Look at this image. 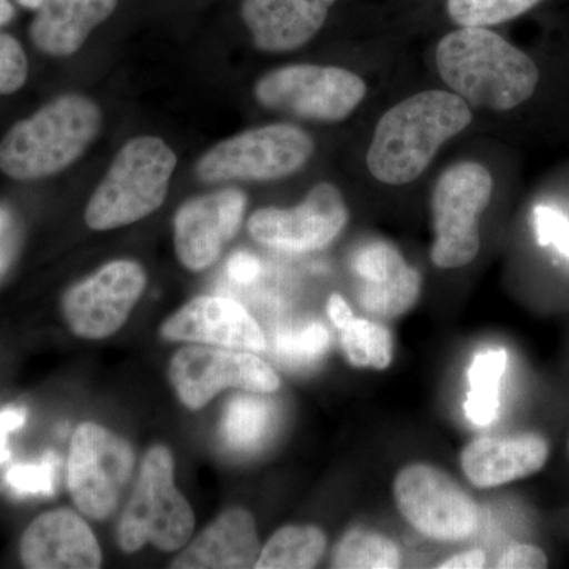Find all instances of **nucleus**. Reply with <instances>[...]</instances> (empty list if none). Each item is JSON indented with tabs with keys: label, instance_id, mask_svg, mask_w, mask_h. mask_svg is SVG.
<instances>
[{
	"label": "nucleus",
	"instance_id": "7c9ffc66",
	"mask_svg": "<svg viewBox=\"0 0 569 569\" xmlns=\"http://www.w3.org/2000/svg\"><path fill=\"white\" fill-rule=\"evenodd\" d=\"M533 227L539 244L552 246L569 260V220L563 213L549 206H537Z\"/></svg>",
	"mask_w": 569,
	"mask_h": 569
},
{
	"label": "nucleus",
	"instance_id": "2eb2a0df",
	"mask_svg": "<svg viewBox=\"0 0 569 569\" xmlns=\"http://www.w3.org/2000/svg\"><path fill=\"white\" fill-rule=\"evenodd\" d=\"M168 340L213 343L238 350L263 351L266 340L257 321L230 298L201 296L168 318L162 326Z\"/></svg>",
	"mask_w": 569,
	"mask_h": 569
},
{
	"label": "nucleus",
	"instance_id": "f8f14e48",
	"mask_svg": "<svg viewBox=\"0 0 569 569\" xmlns=\"http://www.w3.org/2000/svg\"><path fill=\"white\" fill-rule=\"evenodd\" d=\"M170 380L187 407L203 408L224 388L269 395L280 388L274 370L263 359L244 351L189 347L174 355Z\"/></svg>",
	"mask_w": 569,
	"mask_h": 569
},
{
	"label": "nucleus",
	"instance_id": "f03ea898",
	"mask_svg": "<svg viewBox=\"0 0 569 569\" xmlns=\"http://www.w3.org/2000/svg\"><path fill=\"white\" fill-rule=\"evenodd\" d=\"M437 69L449 89L475 108L509 111L533 97L537 63L488 28H460L437 47Z\"/></svg>",
	"mask_w": 569,
	"mask_h": 569
},
{
	"label": "nucleus",
	"instance_id": "58836bf2",
	"mask_svg": "<svg viewBox=\"0 0 569 569\" xmlns=\"http://www.w3.org/2000/svg\"><path fill=\"white\" fill-rule=\"evenodd\" d=\"M21 7L28 10H37L40 7L41 0H17Z\"/></svg>",
	"mask_w": 569,
	"mask_h": 569
},
{
	"label": "nucleus",
	"instance_id": "7ed1b4c3",
	"mask_svg": "<svg viewBox=\"0 0 569 569\" xmlns=\"http://www.w3.org/2000/svg\"><path fill=\"white\" fill-rule=\"evenodd\" d=\"M100 130L99 104L66 93L11 127L0 141V171L17 181L61 173L88 151Z\"/></svg>",
	"mask_w": 569,
	"mask_h": 569
},
{
	"label": "nucleus",
	"instance_id": "39448f33",
	"mask_svg": "<svg viewBox=\"0 0 569 569\" xmlns=\"http://www.w3.org/2000/svg\"><path fill=\"white\" fill-rule=\"evenodd\" d=\"M316 152V141L301 127L272 123L217 142L198 159L200 181H279L298 173Z\"/></svg>",
	"mask_w": 569,
	"mask_h": 569
},
{
	"label": "nucleus",
	"instance_id": "c9c22d12",
	"mask_svg": "<svg viewBox=\"0 0 569 569\" xmlns=\"http://www.w3.org/2000/svg\"><path fill=\"white\" fill-rule=\"evenodd\" d=\"M486 567V556L482 550L473 549L456 553L449 559L441 561L437 568L440 569H479Z\"/></svg>",
	"mask_w": 569,
	"mask_h": 569
},
{
	"label": "nucleus",
	"instance_id": "412c9836",
	"mask_svg": "<svg viewBox=\"0 0 569 569\" xmlns=\"http://www.w3.org/2000/svg\"><path fill=\"white\" fill-rule=\"evenodd\" d=\"M508 366L505 350H486L475 356L468 367L466 415L475 427H489L497 419L500 407V383Z\"/></svg>",
	"mask_w": 569,
	"mask_h": 569
},
{
	"label": "nucleus",
	"instance_id": "b1692460",
	"mask_svg": "<svg viewBox=\"0 0 569 569\" xmlns=\"http://www.w3.org/2000/svg\"><path fill=\"white\" fill-rule=\"evenodd\" d=\"M421 274L410 264L402 266L380 283H358L356 299L366 312L396 318L408 312L421 295Z\"/></svg>",
	"mask_w": 569,
	"mask_h": 569
},
{
	"label": "nucleus",
	"instance_id": "423d86ee",
	"mask_svg": "<svg viewBox=\"0 0 569 569\" xmlns=\"http://www.w3.org/2000/svg\"><path fill=\"white\" fill-rule=\"evenodd\" d=\"M173 456L164 447L152 448L142 460L140 478L121 523L118 539L122 550L134 552L142 546L181 549L192 537L194 516L174 486Z\"/></svg>",
	"mask_w": 569,
	"mask_h": 569
},
{
	"label": "nucleus",
	"instance_id": "9b49d317",
	"mask_svg": "<svg viewBox=\"0 0 569 569\" xmlns=\"http://www.w3.org/2000/svg\"><path fill=\"white\" fill-rule=\"evenodd\" d=\"M350 213L342 192L320 182L291 209L263 208L252 213L247 230L254 241L290 253L325 249L342 233Z\"/></svg>",
	"mask_w": 569,
	"mask_h": 569
},
{
	"label": "nucleus",
	"instance_id": "ddd939ff",
	"mask_svg": "<svg viewBox=\"0 0 569 569\" xmlns=\"http://www.w3.org/2000/svg\"><path fill=\"white\" fill-rule=\"evenodd\" d=\"M144 287L146 272L140 264L130 260L111 261L67 291L63 316L74 335L104 339L126 323Z\"/></svg>",
	"mask_w": 569,
	"mask_h": 569
},
{
	"label": "nucleus",
	"instance_id": "bb28decb",
	"mask_svg": "<svg viewBox=\"0 0 569 569\" xmlns=\"http://www.w3.org/2000/svg\"><path fill=\"white\" fill-rule=\"evenodd\" d=\"M541 0H447L452 22L460 28H490L516 20Z\"/></svg>",
	"mask_w": 569,
	"mask_h": 569
},
{
	"label": "nucleus",
	"instance_id": "20e7f679",
	"mask_svg": "<svg viewBox=\"0 0 569 569\" xmlns=\"http://www.w3.org/2000/svg\"><path fill=\"white\" fill-rule=\"evenodd\" d=\"M176 167L178 157L160 138L127 141L86 206V223L107 231L151 216L167 200Z\"/></svg>",
	"mask_w": 569,
	"mask_h": 569
},
{
	"label": "nucleus",
	"instance_id": "f3484780",
	"mask_svg": "<svg viewBox=\"0 0 569 569\" xmlns=\"http://www.w3.org/2000/svg\"><path fill=\"white\" fill-rule=\"evenodd\" d=\"M337 0H242L241 18L254 47L288 52L309 43Z\"/></svg>",
	"mask_w": 569,
	"mask_h": 569
},
{
	"label": "nucleus",
	"instance_id": "72a5a7b5",
	"mask_svg": "<svg viewBox=\"0 0 569 569\" xmlns=\"http://www.w3.org/2000/svg\"><path fill=\"white\" fill-rule=\"evenodd\" d=\"M17 247V228L13 216L7 208H0V276L7 271Z\"/></svg>",
	"mask_w": 569,
	"mask_h": 569
},
{
	"label": "nucleus",
	"instance_id": "a878e982",
	"mask_svg": "<svg viewBox=\"0 0 569 569\" xmlns=\"http://www.w3.org/2000/svg\"><path fill=\"white\" fill-rule=\"evenodd\" d=\"M348 361L356 367L388 369L392 361V337L387 326L355 317L339 329Z\"/></svg>",
	"mask_w": 569,
	"mask_h": 569
},
{
	"label": "nucleus",
	"instance_id": "2f4dec72",
	"mask_svg": "<svg viewBox=\"0 0 569 569\" xmlns=\"http://www.w3.org/2000/svg\"><path fill=\"white\" fill-rule=\"evenodd\" d=\"M548 556L538 546L515 542L509 545L497 560L500 569H542L548 568Z\"/></svg>",
	"mask_w": 569,
	"mask_h": 569
},
{
	"label": "nucleus",
	"instance_id": "cd10ccee",
	"mask_svg": "<svg viewBox=\"0 0 569 569\" xmlns=\"http://www.w3.org/2000/svg\"><path fill=\"white\" fill-rule=\"evenodd\" d=\"M61 459L54 452H47L37 462L17 463L7 470L3 485L11 496L50 497L54 493Z\"/></svg>",
	"mask_w": 569,
	"mask_h": 569
},
{
	"label": "nucleus",
	"instance_id": "f704fd0d",
	"mask_svg": "<svg viewBox=\"0 0 569 569\" xmlns=\"http://www.w3.org/2000/svg\"><path fill=\"white\" fill-rule=\"evenodd\" d=\"M228 276L238 283H252L261 272V264L253 254L239 252L228 261Z\"/></svg>",
	"mask_w": 569,
	"mask_h": 569
},
{
	"label": "nucleus",
	"instance_id": "393cba45",
	"mask_svg": "<svg viewBox=\"0 0 569 569\" xmlns=\"http://www.w3.org/2000/svg\"><path fill=\"white\" fill-rule=\"evenodd\" d=\"M402 563L396 542L369 530H350L332 553V567L340 569H395Z\"/></svg>",
	"mask_w": 569,
	"mask_h": 569
},
{
	"label": "nucleus",
	"instance_id": "4be33fe9",
	"mask_svg": "<svg viewBox=\"0 0 569 569\" xmlns=\"http://www.w3.org/2000/svg\"><path fill=\"white\" fill-rule=\"evenodd\" d=\"M328 539L313 526H288L272 535L261 550L257 569H309L323 559Z\"/></svg>",
	"mask_w": 569,
	"mask_h": 569
},
{
	"label": "nucleus",
	"instance_id": "c85d7f7f",
	"mask_svg": "<svg viewBox=\"0 0 569 569\" xmlns=\"http://www.w3.org/2000/svg\"><path fill=\"white\" fill-rule=\"evenodd\" d=\"M328 347L329 332L320 323L290 329L276 337V353L293 366L312 365L326 353Z\"/></svg>",
	"mask_w": 569,
	"mask_h": 569
},
{
	"label": "nucleus",
	"instance_id": "aec40b11",
	"mask_svg": "<svg viewBox=\"0 0 569 569\" xmlns=\"http://www.w3.org/2000/svg\"><path fill=\"white\" fill-rule=\"evenodd\" d=\"M260 539L249 511L228 509L178 559L173 568H254Z\"/></svg>",
	"mask_w": 569,
	"mask_h": 569
},
{
	"label": "nucleus",
	"instance_id": "473e14b6",
	"mask_svg": "<svg viewBox=\"0 0 569 569\" xmlns=\"http://www.w3.org/2000/svg\"><path fill=\"white\" fill-rule=\"evenodd\" d=\"M28 410L22 407H6L0 410V467L10 460L9 440L13 432L24 426Z\"/></svg>",
	"mask_w": 569,
	"mask_h": 569
},
{
	"label": "nucleus",
	"instance_id": "dca6fc26",
	"mask_svg": "<svg viewBox=\"0 0 569 569\" xmlns=\"http://www.w3.org/2000/svg\"><path fill=\"white\" fill-rule=\"evenodd\" d=\"M21 560L32 569H93L102 565V552L80 516L58 509L44 512L24 531Z\"/></svg>",
	"mask_w": 569,
	"mask_h": 569
},
{
	"label": "nucleus",
	"instance_id": "5701e85b",
	"mask_svg": "<svg viewBox=\"0 0 569 569\" xmlns=\"http://www.w3.org/2000/svg\"><path fill=\"white\" fill-rule=\"evenodd\" d=\"M274 421V407L260 397L239 396L228 403L222 422L224 443L233 451L260 447Z\"/></svg>",
	"mask_w": 569,
	"mask_h": 569
},
{
	"label": "nucleus",
	"instance_id": "e433bc0d",
	"mask_svg": "<svg viewBox=\"0 0 569 569\" xmlns=\"http://www.w3.org/2000/svg\"><path fill=\"white\" fill-rule=\"evenodd\" d=\"M328 316L329 320L337 329L343 328L347 323H350L355 318L353 310L347 305L346 299L340 295H331L328 301Z\"/></svg>",
	"mask_w": 569,
	"mask_h": 569
},
{
	"label": "nucleus",
	"instance_id": "4468645a",
	"mask_svg": "<svg viewBox=\"0 0 569 569\" xmlns=\"http://www.w3.org/2000/svg\"><path fill=\"white\" fill-rule=\"evenodd\" d=\"M247 208L241 190L224 189L186 201L174 217V249L190 271H204L238 234Z\"/></svg>",
	"mask_w": 569,
	"mask_h": 569
},
{
	"label": "nucleus",
	"instance_id": "1a4fd4ad",
	"mask_svg": "<svg viewBox=\"0 0 569 569\" xmlns=\"http://www.w3.org/2000/svg\"><path fill=\"white\" fill-rule=\"evenodd\" d=\"M133 467L126 440L93 422L78 427L70 445L69 489L80 511L96 520L111 516Z\"/></svg>",
	"mask_w": 569,
	"mask_h": 569
},
{
	"label": "nucleus",
	"instance_id": "a211bd4d",
	"mask_svg": "<svg viewBox=\"0 0 569 569\" xmlns=\"http://www.w3.org/2000/svg\"><path fill=\"white\" fill-rule=\"evenodd\" d=\"M548 459V441L523 433L477 438L463 449L460 463L471 485L489 489L538 473Z\"/></svg>",
	"mask_w": 569,
	"mask_h": 569
},
{
	"label": "nucleus",
	"instance_id": "9d476101",
	"mask_svg": "<svg viewBox=\"0 0 569 569\" xmlns=\"http://www.w3.org/2000/svg\"><path fill=\"white\" fill-rule=\"evenodd\" d=\"M397 508L425 537L437 541H462L479 526L473 498L440 468L413 463L400 470L395 481Z\"/></svg>",
	"mask_w": 569,
	"mask_h": 569
},
{
	"label": "nucleus",
	"instance_id": "6e6552de",
	"mask_svg": "<svg viewBox=\"0 0 569 569\" xmlns=\"http://www.w3.org/2000/svg\"><path fill=\"white\" fill-rule=\"evenodd\" d=\"M366 93V82L353 71L313 63H295L269 71L253 89L257 102L268 110L331 123L346 121Z\"/></svg>",
	"mask_w": 569,
	"mask_h": 569
},
{
	"label": "nucleus",
	"instance_id": "4c0bfd02",
	"mask_svg": "<svg viewBox=\"0 0 569 569\" xmlns=\"http://www.w3.org/2000/svg\"><path fill=\"white\" fill-rule=\"evenodd\" d=\"M14 18V9L10 0H0V28L9 24Z\"/></svg>",
	"mask_w": 569,
	"mask_h": 569
},
{
	"label": "nucleus",
	"instance_id": "6ab92c4d",
	"mask_svg": "<svg viewBox=\"0 0 569 569\" xmlns=\"http://www.w3.org/2000/svg\"><path fill=\"white\" fill-rule=\"evenodd\" d=\"M119 0H41L29 36L52 58H69L81 50L93 29L118 9Z\"/></svg>",
	"mask_w": 569,
	"mask_h": 569
},
{
	"label": "nucleus",
	"instance_id": "0eeeda50",
	"mask_svg": "<svg viewBox=\"0 0 569 569\" xmlns=\"http://www.w3.org/2000/svg\"><path fill=\"white\" fill-rule=\"evenodd\" d=\"M493 179L485 164L459 162L438 178L432 193L433 264L462 268L477 258L481 247L479 219L492 198Z\"/></svg>",
	"mask_w": 569,
	"mask_h": 569
},
{
	"label": "nucleus",
	"instance_id": "f257e3e1",
	"mask_svg": "<svg viewBox=\"0 0 569 569\" xmlns=\"http://www.w3.org/2000/svg\"><path fill=\"white\" fill-rule=\"evenodd\" d=\"M471 121L470 104L455 92L415 93L381 116L367 151V168L388 186L417 181L438 149Z\"/></svg>",
	"mask_w": 569,
	"mask_h": 569
},
{
	"label": "nucleus",
	"instance_id": "c756f323",
	"mask_svg": "<svg viewBox=\"0 0 569 569\" xmlns=\"http://www.w3.org/2000/svg\"><path fill=\"white\" fill-rule=\"evenodd\" d=\"M28 80V58L20 41L0 33V93L17 92Z\"/></svg>",
	"mask_w": 569,
	"mask_h": 569
}]
</instances>
